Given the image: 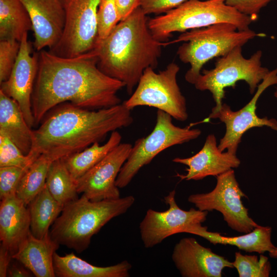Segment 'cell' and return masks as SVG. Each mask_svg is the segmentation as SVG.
<instances>
[{
  "instance_id": "obj_1",
  "label": "cell",
  "mask_w": 277,
  "mask_h": 277,
  "mask_svg": "<svg viewBox=\"0 0 277 277\" xmlns=\"http://www.w3.org/2000/svg\"><path fill=\"white\" fill-rule=\"evenodd\" d=\"M125 85L97 66L96 51L73 57L38 52V68L31 96L35 124L66 102L85 109H100L121 104L117 92Z\"/></svg>"
},
{
  "instance_id": "obj_2",
  "label": "cell",
  "mask_w": 277,
  "mask_h": 277,
  "mask_svg": "<svg viewBox=\"0 0 277 277\" xmlns=\"http://www.w3.org/2000/svg\"><path fill=\"white\" fill-rule=\"evenodd\" d=\"M33 130L30 152L54 161L83 150L103 140L109 132L130 126L131 110L124 102L90 110L70 103L56 106ZM44 116V117H45Z\"/></svg>"
},
{
  "instance_id": "obj_3",
  "label": "cell",
  "mask_w": 277,
  "mask_h": 277,
  "mask_svg": "<svg viewBox=\"0 0 277 277\" xmlns=\"http://www.w3.org/2000/svg\"><path fill=\"white\" fill-rule=\"evenodd\" d=\"M147 15L140 6L120 21L109 36L97 40V66L107 75L124 83L131 94L144 70L156 68L166 43L153 36Z\"/></svg>"
},
{
  "instance_id": "obj_4",
  "label": "cell",
  "mask_w": 277,
  "mask_h": 277,
  "mask_svg": "<svg viewBox=\"0 0 277 277\" xmlns=\"http://www.w3.org/2000/svg\"><path fill=\"white\" fill-rule=\"evenodd\" d=\"M134 202L132 195L92 201L83 194L63 208L51 226L50 237L81 253L89 247L94 234L111 220L126 213Z\"/></svg>"
},
{
  "instance_id": "obj_5",
  "label": "cell",
  "mask_w": 277,
  "mask_h": 277,
  "mask_svg": "<svg viewBox=\"0 0 277 277\" xmlns=\"http://www.w3.org/2000/svg\"><path fill=\"white\" fill-rule=\"evenodd\" d=\"M259 35L250 29L240 30L232 24L220 23L183 32L167 45L183 42L176 53L183 63L189 64L185 78L194 85L207 62L226 55L237 47H243Z\"/></svg>"
},
{
  "instance_id": "obj_6",
  "label": "cell",
  "mask_w": 277,
  "mask_h": 277,
  "mask_svg": "<svg viewBox=\"0 0 277 277\" xmlns=\"http://www.w3.org/2000/svg\"><path fill=\"white\" fill-rule=\"evenodd\" d=\"M254 19L229 6L225 0H188L164 14L149 19L155 39L163 42L174 32H184L220 23H229L240 30L250 29Z\"/></svg>"
},
{
  "instance_id": "obj_7",
  "label": "cell",
  "mask_w": 277,
  "mask_h": 277,
  "mask_svg": "<svg viewBox=\"0 0 277 277\" xmlns=\"http://www.w3.org/2000/svg\"><path fill=\"white\" fill-rule=\"evenodd\" d=\"M242 48L237 47L226 55L220 57L214 67L204 70L194 84L196 89L208 90L211 93L215 103L212 111H217L221 107L226 88L234 87L236 82L244 81L252 94L270 72L262 65L261 50L256 51L246 58L242 54Z\"/></svg>"
},
{
  "instance_id": "obj_8",
  "label": "cell",
  "mask_w": 277,
  "mask_h": 277,
  "mask_svg": "<svg viewBox=\"0 0 277 277\" xmlns=\"http://www.w3.org/2000/svg\"><path fill=\"white\" fill-rule=\"evenodd\" d=\"M201 134V130L199 129L175 126L172 123L171 115L157 110L153 129L147 136L135 141L117 175L116 186L118 188L126 187L140 170L150 163L160 153L172 146L195 140Z\"/></svg>"
},
{
  "instance_id": "obj_9",
  "label": "cell",
  "mask_w": 277,
  "mask_h": 277,
  "mask_svg": "<svg viewBox=\"0 0 277 277\" xmlns=\"http://www.w3.org/2000/svg\"><path fill=\"white\" fill-rule=\"evenodd\" d=\"M180 67L175 62L157 73L154 69H146L134 92L123 102L129 110L138 106H149L162 110L180 121L188 117L186 101L177 82Z\"/></svg>"
},
{
  "instance_id": "obj_10",
  "label": "cell",
  "mask_w": 277,
  "mask_h": 277,
  "mask_svg": "<svg viewBox=\"0 0 277 277\" xmlns=\"http://www.w3.org/2000/svg\"><path fill=\"white\" fill-rule=\"evenodd\" d=\"M216 177V184L212 191L191 194L188 201L201 211L220 212L227 225L237 232L247 233L259 226L249 216L248 209L243 204L242 198L247 196L239 186L234 170Z\"/></svg>"
},
{
  "instance_id": "obj_11",
  "label": "cell",
  "mask_w": 277,
  "mask_h": 277,
  "mask_svg": "<svg viewBox=\"0 0 277 277\" xmlns=\"http://www.w3.org/2000/svg\"><path fill=\"white\" fill-rule=\"evenodd\" d=\"M66 12L64 32L49 51L73 57L93 50L97 39V14L101 0H62Z\"/></svg>"
},
{
  "instance_id": "obj_12",
  "label": "cell",
  "mask_w": 277,
  "mask_h": 277,
  "mask_svg": "<svg viewBox=\"0 0 277 277\" xmlns=\"http://www.w3.org/2000/svg\"><path fill=\"white\" fill-rule=\"evenodd\" d=\"M174 189L164 197L168 209L157 211L149 209L140 224L141 240L146 248H152L175 234L202 227L208 211L193 208L184 210L179 207Z\"/></svg>"
},
{
  "instance_id": "obj_13",
  "label": "cell",
  "mask_w": 277,
  "mask_h": 277,
  "mask_svg": "<svg viewBox=\"0 0 277 277\" xmlns=\"http://www.w3.org/2000/svg\"><path fill=\"white\" fill-rule=\"evenodd\" d=\"M277 84V68L270 71L258 86L251 100L242 108L233 111L223 103L217 111H212L208 119L219 118L226 126V131L220 140L218 147L221 151L236 153L243 134L254 127H268L277 131V121L274 118L260 117L256 113L257 102L263 92L269 87Z\"/></svg>"
},
{
  "instance_id": "obj_14",
  "label": "cell",
  "mask_w": 277,
  "mask_h": 277,
  "mask_svg": "<svg viewBox=\"0 0 277 277\" xmlns=\"http://www.w3.org/2000/svg\"><path fill=\"white\" fill-rule=\"evenodd\" d=\"M132 146L129 143H121L76 181L78 193H83L92 201L120 198L119 188L115 182Z\"/></svg>"
},
{
  "instance_id": "obj_15",
  "label": "cell",
  "mask_w": 277,
  "mask_h": 277,
  "mask_svg": "<svg viewBox=\"0 0 277 277\" xmlns=\"http://www.w3.org/2000/svg\"><path fill=\"white\" fill-rule=\"evenodd\" d=\"M32 51L31 43L28 41V33H26L21 41L19 51L11 74L1 84L0 89L18 103L31 128L35 125L31 96L38 68V52L32 54Z\"/></svg>"
},
{
  "instance_id": "obj_16",
  "label": "cell",
  "mask_w": 277,
  "mask_h": 277,
  "mask_svg": "<svg viewBox=\"0 0 277 277\" xmlns=\"http://www.w3.org/2000/svg\"><path fill=\"white\" fill-rule=\"evenodd\" d=\"M172 260L183 277H221L232 262L201 245L193 238L181 239L174 246Z\"/></svg>"
},
{
  "instance_id": "obj_17",
  "label": "cell",
  "mask_w": 277,
  "mask_h": 277,
  "mask_svg": "<svg viewBox=\"0 0 277 277\" xmlns=\"http://www.w3.org/2000/svg\"><path fill=\"white\" fill-rule=\"evenodd\" d=\"M32 24L34 47L37 51L53 48L61 39L66 22L62 0H20Z\"/></svg>"
},
{
  "instance_id": "obj_18",
  "label": "cell",
  "mask_w": 277,
  "mask_h": 277,
  "mask_svg": "<svg viewBox=\"0 0 277 277\" xmlns=\"http://www.w3.org/2000/svg\"><path fill=\"white\" fill-rule=\"evenodd\" d=\"M174 163L187 166L185 175L177 173L181 180H201L208 176L221 174L238 168L241 161L236 154L221 151L217 145L215 135L209 134L202 148L194 155L187 158L175 157Z\"/></svg>"
},
{
  "instance_id": "obj_19",
  "label": "cell",
  "mask_w": 277,
  "mask_h": 277,
  "mask_svg": "<svg viewBox=\"0 0 277 277\" xmlns=\"http://www.w3.org/2000/svg\"><path fill=\"white\" fill-rule=\"evenodd\" d=\"M30 233V217L28 206L16 195L1 200V245L8 249L13 256Z\"/></svg>"
},
{
  "instance_id": "obj_20",
  "label": "cell",
  "mask_w": 277,
  "mask_h": 277,
  "mask_svg": "<svg viewBox=\"0 0 277 277\" xmlns=\"http://www.w3.org/2000/svg\"><path fill=\"white\" fill-rule=\"evenodd\" d=\"M60 244L50 237H34L31 232L18 251L13 256L36 277H54L53 255Z\"/></svg>"
},
{
  "instance_id": "obj_21",
  "label": "cell",
  "mask_w": 277,
  "mask_h": 277,
  "mask_svg": "<svg viewBox=\"0 0 277 277\" xmlns=\"http://www.w3.org/2000/svg\"><path fill=\"white\" fill-rule=\"evenodd\" d=\"M271 228L259 226L251 232L237 236H225L217 232L207 231V227L203 226L190 230L188 233L199 235L216 244L230 245L248 252L263 254L268 252L270 256L277 258V247L271 240Z\"/></svg>"
},
{
  "instance_id": "obj_22",
  "label": "cell",
  "mask_w": 277,
  "mask_h": 277,
  "mask_svg": "<svg viewBox=\"0 0 277 277\" xmlns=\"http://www.w3.org/2000/svg\"><path fill=\"white\" fill-rule=\"evenodd\" d=\"M55 276L58 277H128L131 264L124 260L114 265L100 267L93 265L76 256L73 252L64 256L56 252L53 255Z\"/></svg>"
},
{
  "instance_id": "obj_23",
  "label": "cell",
  "mask_w": 277,
  "mask_h": 277,
  "mask_svg": "<svg viewBox=\"0 0 277 277\" xmlns=\"http://www.w3.org/2000/svg\"><path fill=\"white\" fill-rule=\"evenodd\" d=\"M0 133L7 136L28 154L33 143V130L28 125L18 103L0 90Z\"/></svg>"
},
{
  "instance_id": "obj_24",
  "label": "cell",
  "mask_w": 277,
  "mask_h": 277,
  "mask_svg": "<svg viewBox=\"0 0 277 277\" xmlns=\"http://www.w3.org/2000/svg\"><path fill=\"white\" fill-rule=\"evenodd\" d=\"M31 234L43 239L49 234V228L61 214L63 208L50 193L46 184L28 205Z\"/></svg>"
},
{
  "instance_id": "obj_25",
  "label": "cell",
  "mask_w": 277,
  "mask_h": 277,
  "mask_svg": "<svg viewBox=\"0 0 277 277\" xmlns=\"http://www.w3.org/2000/svg\"><path fill=\"white\" fill-rule=\"evenodd\" d=\"M122 135L117 131L111 133L105 144L95 142L82 151L62 159L73 179L76 181L100 162L119 145Z\"/></svg>"
},
{
  "instance_id": "obj_26",
  "label": "cell",
  "mask_w": 277,
  "mask_h": 277,
  "mask_svg": "<svg viewBox=\"0 0 277 277\" xmlns=\"http://www.w3.org/2000/svg\"><path fill=\"white\" fill-rule=\"evenodd\" d=\"M32 30L29 13L20 0H0V39L21 41Z\"/></svg>"
},
{
  "instance_id": "obj_27",
  "label": "cell",
  "mask_w": 277,
  "mask_h": 277,
  "mask_svg": "<svg viewBox=\"0 0 277 277\" xmlns=\"http://www.w3.org/2000/svg\"><path fill=\"white\" fill-rule=\"evenodd\" d=\"M46 184L50 193L63 208L78 199L76 181L62 159L52 163Z\"/></svg>"
},
{
  "instance_id": "obj_28",
  "label": "cell",
  "mask_w": 277,
  "mask_h": 277,
  "mask_svg": "<svg viewBox=\"0 0 277 277\" xmlns=\"http://www.w3.org/2000/svg\"><path fill=\"white\" fill-rule=\"evenodd\" d=\"M53 162L46 155L41 154L21 179L16 195L27 206L43 189L49 169Z\"/></svg>"
},
{
  "instance_id": "obj_29",
  "label": "cell",
  "mask_w": 277,
  "mask_h": 277,
  "mask_svg": "<svg viewBox=\"0 0 277 277\" xmlns=\"http://www.w3.org/2000/svg\"><path fill=\"white\" fill-rule=\"evenodd\" d=\"M232 265L240 277H268L271 269L268 258L262 254L258 256L236 252Z\"/></svg>"
},
{
  "instance_id": "obj_30",
  "label": "cell",
  "mask_w": 277,
  "mask_h": 277,
  "mask_svg": "<svg viewBox=\"0 0 277 277\" xmlns=\"http://www.w3.org/2000/svg\"><path fill=\"white\" fill-rule=\"evenodd\" d=\"M38 157L31 152L24 154L7 136L0 133V167L27 168Z\"/></svg>"
},
{
  "instance_id": "obj_31",
  "label": "cell",
  "mask_w": 277,
  "mask_h": 277,
  "mask_svg": "<svg viewBox=\"0 0 277 277\" xmlns=\"http://www.w3.org/2000/svg\"><path fill=\"white\" fill-rule=\"evenodd\" d=\"M97 18V41L103 40L109 36L121 21L115 0H101Z\"/></svg>"
},
{
  "instance_id": "obj_32",
  "label": "cell",
  "mask_w": 277,
  "mask_h": 277,
  "mask_svg": "<svg viewBox=\"0 0 277 277\" xmlns=\"http://www.w3.org/2000/svg\"><path fill=\"white\" fill-rule=\"evenodd\" d=\"M21 42L15 40L0 41V84L10 76L16 62Z\"/></svg>"
},
{
  "instance_id": "obj_33",
  "label": "cell",
  "mask_w": 277,
  "mask_h": 277,
  "mask_svg": "<svg viewBox=\"0 0 277 277\" xmlns=\"http://www.w3.org/2000/svg\"><path fill=\"white\" fill-rule=\"evenodd\" d=\"M0 167V199L16 195L19 183L29 168Z\"/></svg>"
},
{
  "instance_id": "obj_34",
  "label": "cell",
  "mask_w": 277,
  "mask_h": 277,
  "mask_svg": "<svg viewBox=\"0 0 277 277\" xmlns=\"http://www.w3.org/2000/svg\"><path fill=\"white\" fill-rule=\"evenodd\" d=\"M275 0H225L226 4L240 13L254 20L261 10Z\"/></svg>"
},
{
  "instance_id": "obj_35",
  "label": "cell",
  "mask_w": 277,
  "mask_h": 277,
  "mask_svg": "<svg viewBox=\"0 0 277 277\" xmlns=\"http://www.w3.org/2000/svg\"><path fill=\"white\" fill-rule=\"evenodd\" d=\"M188 0H141L140 7L147 15L165 13Z\"/></svg>"
},
{
  "instance_id": "obj_36",
  "label": "cell",
  "mask_w": 277,
  "mask_h": 277,
  "mask_svg": "<svg viewBox=\"0 0 277 277\" xmlns=\"http://www.w3.org/2000/svg\"><path fill=\"white\" fill-rule=\"evenodd\" d=\"M121 21L128 17L140 6L141 0H115Z\"/></svg>"
},
{
  "instance_id": "obj_37",
  "label": "cell",
  "mask_w": 277,
  "mask_h": 277,
  "mask_svg": "<svg viewBox=\"0 0 277 277\" xmlns=\"http://www.w3.org/2000/svg\"><path fill=\"white\" fill-rule=\"evenodd\" d=\"M13 259L11 252L1 245L0 247V276H7L8 270L10 265L11 261Z\"/></svg>"
},
{
  "instance_id": "obj_38",
  "label": "cell",
  "mask_w": 277,
  "mask_h": 277,
  "mask_svg": "<svg viewBox=\"0 0 277 277\" xmlns=\"http://www.w3.org/2000/svg\"><path fill=\"white\" fill-rule=\"evenodd\" d=\"M32 275L33 273L18 261L10 264L7 272V276L10 277H29Z\"/></svg>"
},
{
  "instance_id": "obj_39",
  "label": "cell",
  "mask_w": 277,
  "mask_h": 277,
  "mask_svg": "<svg viewBox=\"0 0 277 277\" xmlns=\"http://www.w3.org/2000/svg\"><path fill=\"white\" fill-rule=\"evenodd\" d=\"M274 96L276 99V100L277 101V88H276L275 89V90L274 92Z\"/></svg>"
}]
</instances>
